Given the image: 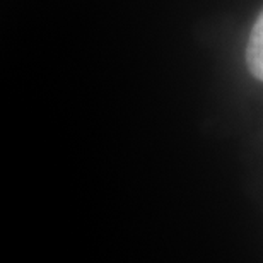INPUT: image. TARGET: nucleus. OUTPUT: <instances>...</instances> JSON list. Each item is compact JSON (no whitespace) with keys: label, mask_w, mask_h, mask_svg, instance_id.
Wrapping results in <instances>:
<instances>
[{"label":"nucleus","mask_w":263,"mask_h":263,"mask_svg":"<svg viewBox=\"0 0 263 263\" xmlns=\"http://www.w3.org/2000/svg\"><path fill=\"white\" fill-rule=\"evenodd\" d=\"M248 68L256 81L263 79V14L256 17L250 33L248 48H246Z\"/></svg>","instance_id":"obj_1"}]
</instances>
